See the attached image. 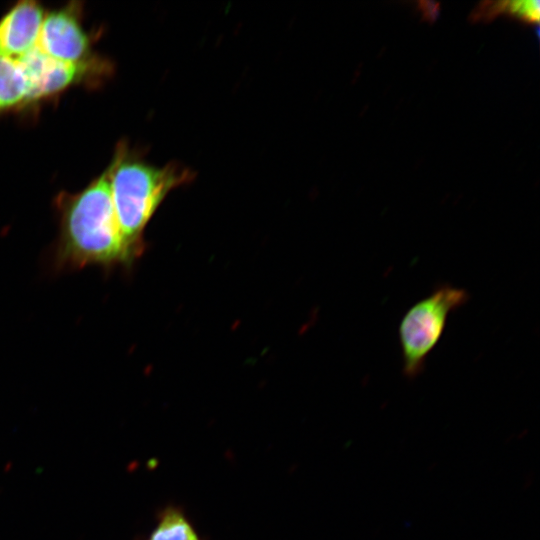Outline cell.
I'll return each instance as SVG.
<instances>
[{"label":"cell","instance_id":"6da1fadb","mask_svg":"<svg viewBox=\"0 0 540 540\" xmlns=\"http://www.w3.org/2000/svg\"><path fill=\"white\" fill-rule=\"evenodd\" d=\"M54 207L59 220L50 252L54 272L110 269L136 256L119 228L106 170L79 192L58 193Z\"/></svg>","mask_w":540,"mask_h":540},{"label":"cell","instance_id":"7a4b0ae2","mask_svg":"<svg viewBox=\"0 0 540 540\" xmlns=\"http://www.w3.org/2000/svg\"><path fill=\"white\" fill-rule=\"evenodd\" d=\"M106 172L119 228L137 255L144 228L161 202L171 190L191 182L194 173L175 163L155 167L124 140L117 143Z\"/></svg>","mask_w":540,"mask_h":540},{"label":"cell","instance_id":"3957f363","mask_svg":"<svg viewBox=\"0 0 540 540\" xmlns=\"http://www.w3.org/2000/svg\"><path fill=\"white\" fill-rule=\"evenodd\" d=\"M466 290L448 284L435 288L414 303L403 315L398 327L403 373L419 376L428 355L441 339L449 315L468 301Z\"/></svg>","mask_w":540,"mask_h":540},{"label":"cell","instance_id":"277c9868","mask_svg":"<svg viewBox=\"0 0 540 540\" xmlns=\"http://www.w3.org/2000/svg\"><path fill=\"white\" fill-rule=\"evenodd\" d=\"M16 59L29 82L32 105L80 84L99 82L112 72V65L100 56L82 63H67L49 57L37 47Z\"/></svg>","mask_w":540,"mask_h":540},{"label":"cell","instance_id":"5b68a950","mask_svg":"<svg viewBox=\"0 0 540 540\" xmlns=\"http://www.w3.org/2000/svg\"><path fill=\"white\" fill-rule=\"evenodd\" d=\"M37 48L67 63H82L97 56L92 51V37L84 29L82 2L71 1L45 14Z\"/></svg>","mask_w":540,"mask_h":540},{"label":"cell","instance_id":"8992f818","mask_svg":"<svg viewBox=\"0 0 540 540\" xmlns=\"http://www.w3.org/2000/svg\"><path fill=\"white\" fill-rule=\"evenodd\" d=\"M45 14L37 1L10 7L0 18V55L20 58L36 48Z\"/></svg>","mask_w":540,"mask_h":540},{"label":"cell","instance_id":"52a82bcc","mask_svg":"<svg viewBox=\"0 0 540 540\" xmlns=\"http://www.w3.org/2000/svg\"><path fill=\"white\" fill-rule=\"evenodd\" d=\"M31 105L30 85L19 60L0 55V116Z\"/></svg>","mask_w":540,"mask_h":540},{"label":"cell","instance_id":"ba28073f","mask_svg":"<svg viewBox=\"0 0 540 540\" xmlns=\"http://www.w3.org/2000/svg\"><path fill=\"white\" fill-rule=\"evenodd\" d=\"M500 13H505L526 23H534L539 20L540 3L531 0L483 2L475 9L473 17L475 20H485Z\"/></svg>","mask_w":540,"mask_h":540},{"label":"cell","instance_id":"9c48e42d","mask_svg":"<svg viewBox=\"0 0 540 540\" xmlns=\"http://www.w3.org/2000/svg\"><path fill=\"white\" fill-rule=\"evenodd\" d=\"M150 540H199L195 531L176 510H169L164 513L161 521L152 533Z\"/></svg>","mask_w":540,"mask_h":540}]
</instances>
